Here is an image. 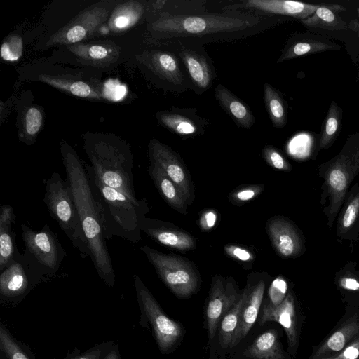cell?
Here are the masks:
<instances>
[{
    "instance_id": "obj_1",
    "label": "cell",
    "mask_w": 359,
    "mask_h": 359,
    "mask_svg": "<svg viewBox=\"0 0 359 359\" xmlns=\"http://www.w3.org/2000/svg\"><path fill=\"white\" fill-rule=\"evenodd\" d=\"M60 149L72 187L82 229L90 251V258L100 278L109 287L115 284L112 261L104 238L102 207L90 181L84 162L74 148L65 140Z\"/></svg>"
},
{
    "instance_id": "obj_2",
    "label": "cell",
    "mask_w": 359,
    "mask_h": 359,
    "mask_svg": "<svg viewBox=\"0 0 359 359\" xmlns=\"http://www.w3.org/2000/svg\"><path fill=\"white\" fill-rule=\"evenodd\" d=\"M83 147L98 177L109 187L138 203L133 175L130 147L120 137L105 133H87Z\"/></svg>"
},
{
    "instance_id": "obj_3",
    "label": "cell",
    "mask_w": 359,
    "mask_h": 359,
    "mask_svg": "<svg viewBox=\"0 0 359 359\" xmlns=\"http://www.w3.org/2000/svg\"><path fill=\"white\" fill-rule=\"evenodd\" d=\"M262 19L253 15L212 13L186 15L163 13L149 26L161 38L203 37L239 34L256 27Z\"/></svg>"
},
{
    "instance_id": "obj_4",
    "label": "cell",
    "mask_w": 359,
    "mask_h": 359,
    "mask_svg": "<svg viewBox=\"0 0 359 359\" xmlns=\"http://www.w3.org/2000/svg\"><path fill=\"white\" fill-rule=\"evenodd\" d=\"M89 178L100 201L103 217L104 238L118 236L136 245L141 240L142 224L149 212L144 198L134 202L124 194L107 185L84 162Z\"/></svg>"
},
{
    "instance_id": "obj_5",
    "label": "cell",
    "mask_w": 359,
    "mask_h": 359,
    "mask_svg": "<svg viewBox=\"0 0 359 359\" xmlns=\"http://www.w3.org/2000/svg\"><path fill=\"white\" fill-rule=\"evenodd\" d=\"M21 74L25 79L46 83L78 97L100 101L114 99L106 84L86 72L39 62L25 67Z\"/></svg>"
},
{
    "instance_id": "obj_6",
    "label": "cell",
    "mask_w": 359,
    "mask_h": 359,
    "mask_svg": "<svg viewBox=\"0 0 359 359\" xmlns=\"http://www.w3.org/2000/svg\"><path fill=\"white\" fill-rule=\"evenodd\" d=\"M43 182L45 184L43 200L50 217L58 223L81 257H90L69 182L63 180L57 172H53L50 178L43 180Z\"/></svg>"
},
{
    "instance_id": "obj_7",
    "label": "cell",
    "mask_w": 359,
    "mask_h": 359,
    "mask_svg": "<svg viewBox=\"0 0 359 359\" xmlns=\"http://www.w3.org/2000/svg\"><path fill=\"white\" fill-rule=\"evenodd\" d=\"M322 167L325 190L330 197L327 215L332 226L349 184L359 174V133L350 136L339 154Z\"/></svg>"
},
{
    "instance_id": "obj_8",
    "label": "cell",
    "mask_w": 359,
    "mask_h": 359,
    "mask_svg": "<svg viewBox=\"0 0 359 359\" xmlns=\"http://www.w3.org/2000/svg\"><path fill=\"white\" fill-rule=\"evenodd\" d=\"M133 280L140 311L141 327L148 328V325H150L162 354L172 352L184 335L183 325L166 315L137 273L135 274Z\"/></svg>"
},
{
    "instance_id": "obj_9",
    "label": "cell",
    "mask_w": 359,
    "mask_h": 359,
    "mask_svg": "<svg viewBox=\"0 0 359 359\" xmlns=\"http://www.w3.org/2000/svg\"><path fill=\"white\" fill-rule=\"evenodd\" d=\"M162 282L178 298L189 299L200 290L201 278L194 262L144 245L140 248Z\"/></svg>"
},
{
    "instance_id": "obj_10",
    "label": "cell",
    "mask_w": 359,
    "mask_h": 359,
    "mask_svg": "<svg viewBox=\"0 0 359 359\" xmlns=\"http://www.w3.org/2000/svg\"><path fill=\"white\" fill-rule=\"evenodd\" d=\"M21 230L25 257L46 280L53 277L67 256L57 235L46 224L35 231L22 224Z\"/></svg>"
},
{
    "instance_id": "obj_11",
    "label": "cell",
    "mask_w": 359,
    "mask_h": 359,
    "mask_svg": "<svg viewBox=\"0 0 359 359\" xmlns=\"http://www.w3.org/2000/svg\"><path fill=\"white\" fill-rule=\"evenodd\" d=\"M118 3L116 1H102L88 6L53 34L45 43V48L83 42L107 22Z\"/></svg>"
},
{
    "instance_id": "obj_12",
    "label": "cell",
    "mask_w": 359,
    "mask_h": 359,
    "mask_svg": "<svg viewBox=\"0 0 359 359\" xmlns=\"http://www.w3.org/2000/svg\"><path fill=\"white\" fill-rule=\"evenodd\" d=\"M46 281L19 251L1 273L0 297L5 304H18L37 285Z\"/></svg>"
},
{
    "instance_id": "obj_13",
    "label": "cell",
    "mask_w": 359,
    "mask_h": 359,
    "mask_svg": "<svg viewBox=\"0 0 359 359\" xmlns=\"http://www.w3.org/2000/svg\"><path fill=\"white\" fill-rule=\"evenodd\" d=\"M242 292L232 277L219 274L212 277L203 313L209 340L215 337L221 320L238 302Z\"/></svg>"
},
{
    "instance_id": "obj_14",
    "label": "cell",
    "mask_w": 359,
    "mask_h": 359,
    "mask_svg": "<svg viewBox=\"0 0 359 359\" xmlns=\"http://www.w3.org/2000/svg\"><path fill=\"white\" fill-rule=\"evenodd\" d=\"M149 157L158 165L182 192L187 205L194 200V189L189 171L179 156L156 139L150 140Z\"/></svg>"
},
{
    "instance_id": "obj_15",
    "label": "cell",
    "mask_w": 359,
    "mask_h": 359,
    "mask_svg": "<svg viewBox=\"0 0 359 359\" xmlns=\"http://www.w3.org/2000/svg\"><path fill=\"white\" fill-rule=\"evenodd\" d=\"M273 321L279 323L287 334L288 349L293 355L298 346V332L294 299L291 292L287 293L284 300L273 304L268 299L262 302L259 325Z\"/></svg>"
},
{
    "instance_id": "obj_16",
    "label": "cell",
    "mask_w": 359,
    "mask_h": 359,
    "mask_svg": "<svg viewBox=\"0 0 359 359\" xmlns=\"http://www.w3.org/2000/svg\"><path fill=\"white\" fill-rule=\"evenodd\" d=\"M266 229L277 254L284 258L297 257L303 250L301 236L296 226L283 217L270 218Z\"/></svg>"
},
{
    "instance_id": "obj_17",
    "label": "cell",
    "mask_w": 359,
    "mask_h": 359,
    "mask_svg": "<svg viewBox=\"0 0 359 359\" xmlns=\"http://www.w3.org/2000/svg\"><path fill=\"white\" fill-rule=\"evenodd\" d=\"M81 63L95 68H107L120 57L121 48L111 40L79 42L66 46Z\"/></svg>"
},
{
    "instance_id": "obj_18",
    "label": "cell",
    "mask_w": 359,
    "mask_h": 359,
    "mask_svg": "<svg viewBox=\"0 0 359 359\" xmlns=\"http://www.w3.org/2000/svg\"><path fill=\"white\" fill-rule=\"evenodd\" d=\"M142 231L158 243L180 251L192 250L196 247L194 237L167 222L145 217Z\"/></svg>"
},
{
    "instance_id": "obj_19",
    "label": "cell",
    "mask_w": 359,
    "mask_h": 359,
    "mask_svg": "<svg viewBox=\"0 0 359 359\" xmlns=\"http://www.w3.org/2000/svg\"><path fill=\"white\" fill-rule=\"evenodd\" d=\"M266 289V281L262 278L256 283H248L243 290V302L241 308L239 325L230 348L236 346L245 337L256 322L262 304Z\"/></svg>"
},
{
    "instance_id": "obj_20",
    "label": "cell",
    "mask_w": 359,
    "mask_h": 359,
    "mask_svg": "<svg viewBox=\"0 0 359 359\" xmlns=\"http://www.w3.org/2000/svg\"><path fill=\"white\" fill-rule=\"evenodd\" d=\"M318 5L285 0H248L241 4L229 6L228 8H251L266 13L287 15L302 20L314 13Z\"/></svg>"
},
{
    "instance_id": "obj_21",
    "label": "cell",
    "mask_w": 359,
    "mask_h": 359,
    "mask_svg": "<svg viewBox=\"0 0 359 359\" xmlns=\"http://www.w3.org/2000/svg\"><path fill=\"white\" fill-rule=\"evenodd\" d=\"M140 60L158 77L174 85L182 84L183 75L173 54L163 50L146 51Z\"/></svg>"
},
{
    "instance_id": "obj_22",
    "label": "cell",
    "mask_w": 359,
    "mask_h": 359,
    "mask_svg": "<svg viewBox=\"0 0 359 359\" xmlns=\"http://www.w3.org/2000/svg\"><path fill=\"white\" fill-rule=\"evenodd\" d=\"M358 337L359 319L354 315L325 340L316 351L312 359H326L330 357L331 354L334 355Z\"/></svg>"
},
{
    "instance_id": "obj_23",
    "label": "cell",
    "mask_w": 359,
    "mask_h": 359,
    "mask_svg": "<svg viewBox=\"0 0 359 359\" xmlns=\"http://www.w3.org/2000/svg\"><path fill=\"white\" fill-rule=\"evenodd\" d=\"M215 97L221 107L235 123L246 129H250L255 118L250 107L225 86L219 84L215 88Z\"/></svg>"
},
{
    "instance_id": "obj_24",
    "label": "cell",
    "mask_w": 359,
    "mask_h": 359,
    "mask_svg": "<svg viewBox=\"0 0 359 359\" xmlns=\"http://www.w3.org/2000/svg\"><path fill=\"white\" fill-rule=\"evenodd\" d=\"M15 215L11 205L0 208V271H3L13 260L18 252L15 241L13 224Z\"/></svg>"
},
{
    "instance_id": "obj_25",
    "label": "cell",
    "mask_w": 359,
    "mask_h": 359,
    "mask_svg": "<svg viewBox=\"0 0 359 359\" xmlns=\"http://www.w3.org/2000/svg\"><path fill=\"white\" fill-rule=\"evenodd\" d=\"M144 6L139 1L118 2L107 20L109 29L113 33H121L134 27L142 18Z\"/></svg>"
},
{
    "instance_id": "obj_26",
    "label": "cell",
    "mask_w": 359,
    "mask_h": 359,
    "mask_svg": "<svg viewBox=\"0 0 359 359\" xmlns=\"http://www.w3.org/2000/svg\"><path fill=\"white\" fill-rule=\"evenodd\" d=\"M148 171L158 191L164 201L176 211L187 215V203L176 184L154 162L150 161Z\"/></svg>"
},
{
    "instance_id": "obj_27",
    "label": "cell",
    "mask_w": 359,
    "mask_h": 359,
    "mask_svg": "<svg viewBox=\"0 0 359 359\" xmlns=\"http://www.w3.org/2000/svg\"><path fill=\"white\" fill-rule=\"evenodd\" d=\"M180 56L196 88L201 90L208 89L214 79V73L206 58L189 50H182Z\"/></svg>"
},
{
    "instance_id": "obj_28",
    "label": "cell",
    "mask_w": 359,
    "mask_h": 359,
    "mask_svg": "<svg viewBox=\"0 0 359 359\" xmlns=\"http://www.w3.org/2000/svg\"><path fill=\"white\" fill-rule=\"evenodd\" d=\"M252 359H287L276 330H269L260 334L243 352Z\"/></svg>"
},
{
    "instance_id": "obj_29",
    "label": "cell",
    "mask_w": 359,
    "mask_h": 359,
    "mask_svg": "<svg viewBox=\"0 0 359 359\" xmlns=\"http://www.w3.org/2000/svg\"><path fill=\"white\" fill-rule=\"evenodd\" d=\"M344 11L341 5L334 4H319L318 8L309 18L301 20L307 27L322 28L327 30H340L346 25L339 16V13Z\"/></svg>"
},
{
    "instance_id": "obj_30",
    "label": "cell",
    "mask_w": 359,
    "mask_h": 359,
    "mask_svg": "<svg viewBox=\"0 0 359 359\" xmlns=\"http://www.w3.org/2000/svg\"><path fill=\"white\" fill-rule=\"evenodd\" d=\"M341 48L338 44L315 39L295 41L286 46L278 60V62L315 53Z\"/></svg>"
},
{
    "instance_id": "obj_31",
    "label": "cell",
    "mask_w": 359,
    "mask_h": 359,
    "mask_svg": "<svg viewBox=\"0 0 359 359\" xmlns=\"http://www.w3.org/2000/svg\"><path fill=\"white\" fill-rule=\"evenodd\" d=\"M0 352L1 359H36L31 349L16 339L2 323H0Z\"/></svg>"
},
{
    "instance_id": "obj_32",
    "label": "cell",
    "mask_w": 359,
    "mask_h": 359,
    "mask_svg": "<svg viewBox=\"0 0 359 359\" xmlns=\"http://www.w3.org/2000/svg\"><path fill=\"white\" fill-rule=\"evenodd\" d=\"M161 125L181 136L193 135L199 132V126L192 118L173 111H159L156 114Z\"/></svg>"
},
{
    "instance_id": "obj_33",
    "label": "cell",
    "mask_w": 359,
    "mask_h": 359,
    "mask_svg": "<svg viewBox=\"0 0 359 359\" xmlns=\"http://www.w3.org/2000/svg\"><path fill=\"white\" fill-rule=\"evenodd\" d=\"M264 100L266 111L273 126L283 128L287 121V108L280 93L269 83L264 85Z\"/></svg>"
},
{
    "instance_id": "obj_34",
    "label": "cell",
    "mask_w": 359,
    "mask_h": 359,
    "mask_svg": "<svg viewBox=\"0 0 359 359\" xmlns=\"http://www.w3.org/2000/svg\"><path fill=\"white\" fill-rule=\"evenodd\" d=\"M43 112L38 106H30L25 109L21 118L20 140L27 145L34 143L43 124Z\"/></svg>"
},
{
    "instance_id": "obj_35",
    "label": "cell",
    "mask_w": 359,
    "mask_h": 359,
    "mask_svg": "<svg viewBox=\"0 0 359 359\" xmlns=\"http://www.w3.org/2000/svg\"><path fill=\"white\" fill-rule=\"evenodd\" d=\"M243 294L238 302L224 316L218 327L219 341L222 348L231 347L239 325Z\"/></svg>"
},
{
    "instance_id": "obj_36",
    "label": "cell",
    "mask_w": 359,
    "mask_h": 359,
    "mask_svg": "<svg viewBox=\"0 0 359 359\" xmlns=\"http://www.w3.org/2000/svg\"><path fill=\"white\" fill-rule=\"evenodd\" d=\"M341 123V109L334 101H332L324 121L319 142L320 148L327 149L332 145L339 133Z\"/></svg>"
},
{
    "instance_id": "obj_37",
    "label": "cell",
    "mask_w": 359,
    "mask_h": 359,
    "mask_svg": "<svg viewBox=\"0 0 359 359\" xmlns=\"http://www.w3.org/2000/svg\"><path fill=\"white\" fill-rule=\"evenodd\" d=\"M23 53V41L18 34H11L6 36L1 43L0 56L6 62H16L20 60Z\"/></svg>"
},
{
    "instance_id": "obj_38",
    "label": "cell",
    "mask_w": 359,
    "mask_h": 359,
    "mask_svg": "<svg viewBox=\"0 0 359 359\" xmlns=\"http://www.w3.org/2000/svg\"><path fill=\"white\" fill-rule=\"evenodd\" d=\"M115 342L114 341H102L83 353L78 348H75L62 359H103Z\"/></svg>"
},
{
    "instance_id": "obj_39",
    "label": "cell",
    "mask_w": 359,
    "mask_h": 359,
    "mask_svg": "<svg viewBox=\"0 0 359 359\" xmlns=\"http://www.w3.org/2000/svg\"><path fill=\"white\" fill-rule=\"evenodd\" d=\"M264 186L261 184L248 185L239 187L231 193L229 198L236 204H241L250 201L258 196L263 190Z\"/></svg>"
},
{
    "instance_id": "obj_40",
    "label": "cell",
    "mask_w": 359,
    "mask_h": 359,
    "mask_svg": "<svg viewBox=\"0 0 359 359\" xmlns=\"http://www.w3.org/2000/svg\"><path fill=\"white\" fill-rule=\"evenodd\" d=\"M359 213V194L352 196L347 203L341 219L343 230L349 229L355 223Z\"/></svg>"
},
{
    "instance_id": "obj_41",
    "label": "cell",
    "mask_w": 359,
    "mask_h": 359,
    "mask_svg": "<svg viewBox=\"0 0 359 359\" xmlns=\"http://www.w3.org/2000/svg\"><path fill=\"white\" fill-rule=\"evenodd\" d=\"M262 152L264 158L271 166L284 171L291 170L290 164L275 147L266 146L264 147Z\"/></svg>"
},
{
    "instance_id": "obj_42",
    "label": "cell",
    "mask_w": 359,
    "mask_h": 359,
    "mask_svg": "<svg viewBox=\"0 0 359 359\" xmlns=\"http://www.w3.org/2000/svg\"><path fill=\"white\" fill-rule=\"evenodd\" d=\"M287 285L285 280L282 277H278L271 283L268 294V300L273 304L281 303L287 296Z\"/></svg>"
},
{
    "instance_id": "obj_43",
    "label": "cell",
    "mask_w": 359,
    "mask_h": 359,
    "mask_svg": "<svg viewBox=\"0 0 359 359\" xmlns=\"http://www.w3.org/2000/svg\"><path fill=\"white\" fill-rule=\"evenodd\" d=\"M359 337L354 339L341 353L326 359H358Z\"/></svg>"
},
{
    "instance_id": "obj_44",
    "label": "cell",
    "mask_w": 359,
    "mask_h": 359,
    "mask_svg": "<svg viewBox=\"0 0 359 359\" xmlns=\"http://www.w3.org/2000/svg\"><path fill=\"white\" fill-rule=\"evenodd\" d=\"M224 249L229 256L238 260L248 262L253 259L252 255L244 248L236 245H226Z\"/></svg>"
},
{
    "instance_id": "obj_45",
    "label": "cell",
    "mask_w": 359,
    "mask_h": 359,
    "mask_svg": "<svg viewBox=\"0 0 359 359\" xmlns=\"http://www.w3.org/2000/svg\"><path fill=\"white\" fill-rule=\"evenodd\" d=\"M217 213L213 210H208L203 212L200 220L199 225L203 230H208L212 228L217 222Z\"/></svg>"
},
{
    "instance_id": "obj_46",
    "label": "cell",
    "mask_w": 359,
    "mask_h": 359,
    "mask_svg": "<svg viewBox=\"0 0 359 359\" xmlns=\"http://www.w3.org/2000/svg\"><path fill=\"white\" fill-rule=\"evenodd\" d=\"M339 285L346 290L356 291L359 290V281L352 277H344L339 281Z\"/></svg>"
},
{
    "instance_id": "obj_47",
    "label": "cell",
    "mask_w": 359,
    "mask_h": 359,
    "mask_svg": "<svg viewBox=\"0 0 359 359\" xmlns=\"http://www.w3.org/2000/svg\"><path fill=\"white\" fill-rule=\"evenodd\" d=\"M103 359H121L118 343H114Z\"/></svg>"
},
{
    "instance_id": "obj_48",
    "label": "cell",
    "mask_w": 359,
    "mask_h": 359,
    "mask_svg": "<svg viewBox=\"0 0 359 359\" xmlns=\"http://www.w3.org/2000/svg\"><path fill=\"white\" fill-rule=\"evenodd\" d=\"M358 81H359V76H358Z\"/></svg>"
},
{
    "instance_id": "obj_49",
    "label": "cell",
    "mask_w": 359,
    "mask_h": 359,
    "mask_svg": "<svg viewBox=\"0 0 359 359\" xmlns=\"http://www.w3.org/2000/svg\"><path fill=\"white\" fill-rule=\"evenodd\" d=\"M358 359H359V358H358Z\"/></svg>"
}]
</instances>
